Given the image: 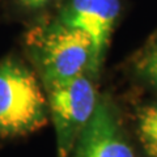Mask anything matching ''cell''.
<instances>
[{
    "label": "cell",
    "instance_id": "cell-2",
    "mask_svg": "<svg viewBox=\"0 0 157 157\" xmlns=\"http://www.w3.org/2000/svg\"><path fill=\"white\" fill-rule=\"evenodd\" d=\"M47 105L56 130L58 156L70 157L72 147L97 106L96 89L84 73L47 88Z\"/></svg>",
    "mask_w": 157,
    "mask_h": 157
},
{
    "label": "cell",
    "instance_id": "cell-5",
    "mask_svg": "<svg viewBox=\"0 0 157 157\" xmlns=\"http://www.w3.org/2000/svg\"><path fill=\"white\" fill-rule=\"evenodd\" d=\"M75 147V157H134L105 101L97 102L96 110Z\"/></svg>",
    "mask_w": 157,
    "mask_h": 157
},
{
    "label": "cell",
    "instance_id": "cell-1",
    "mask_svg": "<svg viewBox=\"0 0 157 157\" xmlns=\"http://www.w3.org/2000/svg\"><path fill=\"white\" fill-rule=\"evenodd\" d=\"M46 115L47 100L34 73L12 59L0 63V135L34 131Z\"/></svg>",
    "mask_w": 157,
    "mask_h": 157
},
{
    "label": "cell",
    "instance_id": "cell-3",
    "mask_svg": "<svg viewBox=\"0 0 157 157\" xmlns=\"http://www.w3.org/2000/svg\"><path fill=\"white\" fill-rule=\"evenodd\" d=\"M38 59L46 86L71 80L90 66L92 41L86 33L70 26H58L39 43Z\"/></svg>",
    "mask_w": 157,
    "mask_h": 157
},
{
    "label": "cell",
    "instance_id": "cell-4",
    "mask_svg": "<svg viewBox=\"0 0 157 157\" xmlns=\"http://www.w3.org/2000/svg\"><path fill=\"white\" fill-rule=\"evenodd\" d=\"M118 14V0H71L64 11L63 25L86 33L92 41L90 72H97L101 66Z\"/></svg>",
    "mask_w": 157,
    "mask_h": 157
},
{
    "label": "cell",
    "instance_id": "cell-7",
    "mask_svg": "<svg viewBox=\"0 0 157 157\" xmlns=\"http://www.w3.org/2000/svg\"><path fill=\"white\" fill-rule=\"evenodd\" d=\"M141 68L148 78H151L157 85V42L145 54L143 63H141Z\"/></svg>",
    "mask_w": 157,
    "mask_h": 157
},
{
    "label": "cell",
    "instance_id": "cell-6",
    "mask_svg": "<svg viewBox=\"0 0 157 157\" xmlns=\"http://www.w3.org/2000/svg\"><path fill=\"white\" fill-rule=\"evenodd\" d=\"M139 131L145 148L152 155L157 156V102L141 113Z\"/></svg>",
    "mask_w": 157,
    "mask_h": 157
},
{
    "label": "cell",
    "instance_id": "cell-8",
    "mask_svg": "<svg viewBox=\"0 0 157 157\" xmlns=\"http://www.w3.org/2000/svg\"><path fill=\"white\" fill-rule=\"evenodd\" d=\"M20 2L29 8H39V7L47 4L50 0H20Z\"/></svg>",
    "mask_w": 157,
    "mask_h": 157
}]
</instances>
